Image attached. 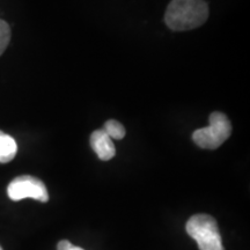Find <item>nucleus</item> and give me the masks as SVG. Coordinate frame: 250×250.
<instances>
[{
  "mask_svg": "<svg viewBox=\"0 0 250 250\" xmlns=\"http://www.w3.org/2000/svg\"><path fill=\"white\" fill-rule=\"evenodd\" d=\"M187 233L198 245L199 250H225L218 224L208 214H196L188 220Z\"/></svg>",
  "mask_w": 250,
  "mask_h": 250,
  "instance_id": "f03ea898",
  "label": "nucleus"
},
{
  "mask_svg": "<svg viewBox=\"0 0 250 250\" xmlns=\"http://www.w3.org/2000/svg\"><path fill=\"white\" fill-rule=\"evenodd\" d=\"M7 195L12 201L15 202L24 198H33L42 203L49 201V193L45 184L30 175H22L12 181L8 184Z\"/></svg>",
  "mask_w": 250,
  "mask_h": 250,
  "instance_id": "20e7f679",
  "label": "nucleus"
},
{
  "mask_svg": "<svg viewBox=\"0 0 250 250\" xmlns=\"http://www.w3.org/2000/svg\"><path fill=\"white\" fill-rule=\"evenodd\" d=\"M57 250H83V249L80 248V247L72 245V243L70 241H67V240H62V241H59L58 243Z\"/></svg>",
  "mask_w": 250,
  "mask_h": 250,
  "instance_id": "1a4fd4ad",
  "label": "nucleus"
},
{
  "mask_svg": "<svg viewBox=\"0 0 250 250\" xmlns=\"http://www.w3.org/2000/svg\"><path fill=\"white\" fill-rule=\"evenodd\" d=\"M18 145L14 138L0 131V164H7L15 158Z\"/></svg>",
  "mask_w": 250,
  "mask_h": 250,
  "instance_id": "423d86ee",
  "label": "nucleus"
},
{
  "mask_svg": "<svg viewBox=\"0 0 250 250\" xmlns=\"http://www.w3.org/2000/svg\"><path fill=\"white\" fill-rule=\"evenodd\" d=\"M210 125L196 130L192 134V140L197 146L205 149H215L220 147L232 133V124L226 115L220 111L212 112L208 117Z\"/></svg>",
  "mask_w": 250,
  "mask_h": 250,
  "instance_id": "7ed1b4c3",
  "label": "nucleus"
},
{
  "mask_svg": "<svg viewBox=\"0 0 250 250\" xmlns=\"http://www.w3.org/2000/svg\"><path fill=\"white\" fill-rule=\"evenodd\" d=\"M89 142L94 152L103 161L110 160L116 154V148H115L114 143H112L110 137L103 131V129L94 131L90 134Z\"/></svg>",
  "mask_w": 250,
  "mask_h": 250,
  "instance_id": "39448f33",
  "label": "nucleus"
},
{
  "mask_svg": "<svg viewBox=\"0 0 250 250\" xmlns=\"http://www.w3.org/2000/svg\"><path fill=\"white\" fill-rule=\"evenodd\" d=\"M103 131H104L111 139L116 140L123 139L125 137V133H126L123 124L115 120H109L105 122L104 126H103Z\"/></svg>",
  "mask_w": 250,
  "mask_h": 250,
  "instance_id": "0eeeda50",
  "label": "nucleus"
},
{
  "mask_svg": "<svg viewBox=\"0 0 250 250\" xmlns=\"http://www.w3.org/2000/svg\"><path fill=\"white\" fill-rule=\"evenodd\" d=\"M9 41H11V28L7 22L0 20V56L7 48Z\"/></svg>",
  "mask_w": 250,
  "mask_h": 250,
  "instance_id": "6e6552de",
  "label": "nucleus"
},
{
  "mask_svg": "<svg viewBox=\"0 0 250 250\" xmlns=\"http://www.w3.org/2000/svg\"><path fill=\"white\" fill-rule=\"evenodd\" d=\"M208 18L204 0H171L165 14V22L174 31L191 30L203 26Z\"/></svg>",
  "mask_w": 250,
  "mask_h": 250,
  "instance_id": "f257e3e1",
  "label": "nucleus"
},
{
  "mask_svg": "<svg viewBox=\"0 0 250 250\" xmlns=\"http://www.w3.org/2000/svg\"><path fill=\"white\" fill-rule=\"evenodd\" d=\"M0 250H2V249H1V247H0Z\"/></svg>",
  "mask_w": 250,
  "mask_h": 250,
  "instance_id": "9d476101",
  "label": "nucleus"
}]
</instances>
